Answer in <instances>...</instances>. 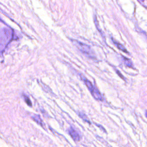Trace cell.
Returning <instances> with one entry per match:
<instances>
[{
    "mask_svg": "<svg viewBox=\"0 0 147 147\" xmlns=\"http://www.w3.org/2000/svg\"><path fill=\"white\" fill-rule=\"evenodd\" d=\"M73 44L84 55L90 58L94 57V53L90 46L76 40H72Z\"/></svg>",
    "mask_w": 147,
    "mask_h": 147,
    "instance_id": "1",
    "label": "cell"
},
{
    "mask_svg": "<svg viewBox=\"0 0 147 147\" xmlns=\"http://www.w3.org/2000/svg\"><path fill=\"white\" fill-rule=\"evenodd\" d=\"M80 76L82 80L83 81V82L84 83V84L88 88V90L90 91V92L92 94V95L93 96V97L96 100H100V101L103 100L102 95L99 92L97 88H96L93 86V84L91 83V82L90 80H88L87 79H86V78L84 77L83 75H80Z\"/></svg>",
    "mask_w": 147,
    "mask_h": 147,
    "instance_id": "2",
    "label": "cell"
},
{
    "mask_svg": "<svg viewBox=\"0 0 147 147\" xmlns=\"http://www.w3.org/2000/svg\"><path fill=\"white\" fill-rule=\"evenodd\" d=\"M68 133L70 134V136L72 137V138L75 140V141H79L80 139V136L79 134V133L75 130L73 127L69 128L68 130Z\"/></svg>",
    "mask_w": 147,
    "mask_h": 147,
    "instance_id": "3",
    "label": "cell"
},
{
    "mask_svg": "<svg viewBox=\"0 0 147 147\" xmlns=\"http://www.w3.org/2000/svg\"><path fill=\"white\" fill-rule=\"evenodd\" d=\"M112 40H113V43L115 45V46H116L119 49H120V50H121L122 51L125 52H126V53H128V52L127 51L126 49L125 48V47H124L122 44H120V43L117 42V41H116L115 40H114L113 38H112Z\"/></svg>",
    "mask_w": 147,
    "mask_h": 147,
    "instance_id": "4",
    "label": "cell"
},
{
    "mask_svg": "<svg viewBox=\"0 0 147 147\" xmlns=\"http://www.w3.org/2000/svg\"><path fill=\"white\" fill-rule=\"evenodd\" d=\"M122 59L123 62L126 66L129 67H131V68L133 67V63L130 59H127L125 56H122Z\"/></svg>",
    "mask_w": 147,
    "mask_h": 147,
    "instance_id": "5",
    "label": "cell"
},
{
    "mask_svg": "<svg viewBox=\"0 0 147 147\" xmlns=\"http://www.w3.org/2000/svg\"><path fill=\"white\" fill-rule=\"evenodd\" d=\"M32 118L33 119V120L37 122L38 124L40 125L41 126H42L43 125V122H42V120L41 119V118H40V115H38V114H35L34 115L32 116Z\"/></svg>",
    "mask_w": 147,
    "mask_h": 147,
    "instance_id": "6",
    "label": "cell"
},
{
    "mask_svg": "<svg viewBox=\"0 0 147 147\" xmlns=\"http://www.w3.org/2000/svg\"><path fill=\"white\" fill-rule=\"evenodd\" d=\"M79 117H80L81 118H82L84 121L87 122H90V121H89V120H88L87 117L84 113H79Z\"/></svg>",
    "mask_w": 147,
    "mask_h": 147,
    "instance_id": "7",
    "label": "cell"
},
{
    "mask_svg": "<svg viewBox=\"0 0 147 147\" xmlns=\"http://www.w3.org/2000/svg\"><path fill=\"white\" fill-rule=\"evenodd\" d=\"M24 99H25V102H26L29 106H32V103H31V102H30V99H29L28 96H24Z\"/></svg>",
    "mask_w": 147,
    "mask_h": 147,
    "instance_id": "8",
    "label": "cell"
}]
</instances>
